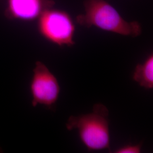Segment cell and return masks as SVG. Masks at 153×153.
I'll return each instance as SVG.
<instances>
[{
  "instance_id": "6da1fadb",
  "label": "cell",
  "mask_w": 153,
  "mask_h": 153,
  "mask_svg": "<svg viewBox=\"0 0 153 153\" xmlns=\"http://www.w3.org/2000/svg\"><path fill=\"white\" fill-rule=\"evenodd\" d=\"M85 13L78 15L76 21L79 25L92 26L110 33L136 38L142 33V27L137 21L128 22L105 0H85Z\"/></svg>"
},
{
  "instance_id": "7a4b0ae2",
  "label": "cell",
  "mask_w": 153,
  "mask_h": 153,
  "mask_svg": "<svg viewBox=\"0 0 153 153\" xmlns=\"http://www.w3.org/2000/svg\"><path fill=\"white\" fill-rule=\"evenodd\" d=\"M108 115V109L104 105L95 104L90 113L71 116L67 121L66 128L68 131H78L81 142L88 151L109 150Z\"/></svg>"
},
{
  "instance_id": "3957f363",
  "label": "cell",
  "mask_w": 153,
  "mask_h": 153,
  "mask_svg": "<svg viewBox=\"0 0 153 153\" xmlns=\"http://www.w3.org/2000/svg\"><path fill=\"white\" fill-rule=\"evenodd\" d=\"M38 31L47 41L59 47H71L74 40L76 25L66 11L49 8L38 18Z\"/></svg>"
},
{
  "instance_id": "277c9868",
  "label": "cell",
  "mask_w": 153,
  "mask_h": 153,
  "mask_svg": "<svg viewBox=\"0 0 153 153\" xmlns=\"http://www.w3.org/2000/svg\"><path fill=\"white\" fill-rule=\"evenodd\" d=\"M30 91L33 107L42 105L52 109L59 98L60 86L59 81L42 61L35 62L30 83Z\"/></svg>"
},
{
  "instance_id": "5b68a950",
  "label": "cell",
  "mask_w": 153,
  "mask_h": 153,
  "mask_svg": "<svg viewBox=\"0 0 153 153\" xmlns=\"http://www.w3.org/2000/svg\"><path fill=\"white\" fill-rule=\"evenodd\" d=\"M55 4V0H7L5 16L11 20L31 22Z\"/></svg>"
},
{
  "instance_id": "8992f818",
  "label": "cell",
  "mask_w": 153,
  "mask_h": 153,
  "mask_svg": "<svg viewBox=\"0 0 153 153\" xmlns=\"http://www.w3.org/2000/svg\"><path fill=\"white\" fill-rule=\"evenodd\" d=\"M132 78L141 87L147 90L153 89V53L149 55L143 62L137 64L133 71Z\"/></svg>"
},
{
  "instance_id": "52a82bcc",
  "label": "cell",
  "mask_w": 153,
  "mask_h": 153,
  "mask_svg": "<svg viewBox=\"0 0 153 153\" xmlns=\"http://www.w3.org/2000/svg\"><path fill=\"white\" fill-rule=\"evenodd\" d=\"M142 143L137 145L129 144L118 148L116 150L115 153H140L141 152Z\"/></svg>"
}]
</instances>
